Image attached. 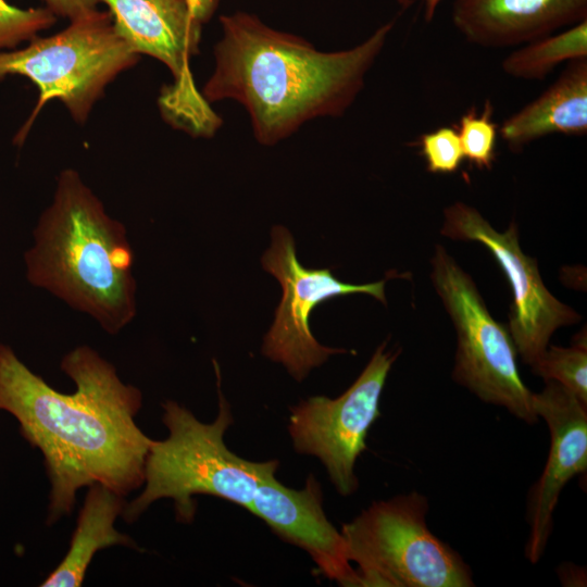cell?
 Here are the masks:
<instances>
[{
    "label": "cell",
    "instance_id": "1",
    "mask_svg": "<svg viewBox=\"0 0 587 587\" xmlns=\"http://www.w3.org/2000/svg\"><path fill=\"white\" fill-rule=\"evenodd\" d=\"M62 371L76 385L62 394L32 372L12 348L0 345V410L45 459L51 484L47 523L68 515L82 487L101 484L125 497L143 485L152 439L135 422L138 388L88 346L65 354Z\"/></svg>",
    "mask_w": 587,
    "mask_h": 587
},
{
    "label": "cell",
    "instance_id": "2",
    "mask_svg": "<svg viewBox=\"0 0 587 587\" xmlns=\"http://www.w3.org/2000/svg\"><path fill=\"white\" fill-rule=\"evenodd\" d=\"M220 23L214 71L201 93L209 103H240L263 146L278 143L311 120L341 116L364 87L395 25L387 22L350 49L324 52L251 13L222 15Z\"/></svg>",
    "mask_w": 587,
    "mask_h": 587
},
{
    "label": "cell",
    "instance_id": "3",
    "mask_svg": "<svg viewBox=\"0 0 587 587\" xmlns=\"http://www.w3.org/2000/svg\"><path fill=\"white\" fill-rule=\"evenodd\" d=\"M25 252L26 276L36 287L117 334L137 313L134 253L125 226L73 168L60 172L50 205Z\"/></svg>",
    "mask_w": 587,
    "mask_h": 587
},
{
    "label": "cell",
    "instance_id": "4",
    "mask_svg": "<svg viewBox=\"0 0 587 587\" xmlns=\"http://www.w3.org/2000/svg\"><path fill=\"white\" fill-rule=\"evenodd\" d=\"M217 376L218 414L213 423L204 424L186 408L168 400L162 404V421L168 429L164 440H152L145 464V489L125 504L122 512L127 523L136 521L154 501L171 498L176 519L191 523L196 513L192 497L209 495L225 499L249 510L262 480L275 473L276 460L252 462L232 452L224 434L233 424L229 404L220 387Z\"/></svg>",
    "mask_w": 587,
    "mask_h": 587
},
{
    "label": "cell",
    "instance_id": "5",
    "mask_svg": "<svg viewBox=\"0 0 587 587\" xmlns=\"http://www.w3.org/2000/svg\"><path fill=\"white\" fill-rule=\"evenodd\" d=\"M117 34L109 11L92 10L48 37H35L22 49L0 51V79L25 76L39 91L37 103L15 142L22 143L41 109L60 100L83 124L105 87L139 61Z\"/></svg>",
    "mask_w": 587,
    "mask_h": 587
},
{
    "label": "cell",
    "instance_id": "6",
    "mask_svg": "<svg viewBox=\"0 0 587 587\" xmlns=\"http://www.w3.org/2000/svg\"><path fill=\"white\" fill-rule=\"evenodd\" d=\"M427 498L412 491L371 504L344 524L363 587H470V566L428 528Z\"/></svg>",
    "mask_w": 587,
    "mask_h": 587
},
{
    "label": "cell",
    "instance_id": "7",
    "mask_svg": "<svg viewBox=\"0 0 587 587\" xmlns=\"http://www.w3.org/2000/svg\"><path fill=\"white\" fill-rule=\"evenodd\" d=\"M430 264L433 286L457 332L452 378L480 400L535 423L534 392L520 376L509 329L491 316L472 277L442 246H436Z\"/></svg>",
    "mask_w": 587,
    "mask_h": 587
},
{
    "label": "cell",
    "instance_id": "8",
    "mask_svg": "<svg viewBox=\"0 0 587 587\" xmlns=\"http://www.w3.org/2000/svg\"><path fill=\"white\" fill-rule=\"evenodd\" d=\"M98 1L108 5L117 34L136 53L170 70L173 83L159 98L164 120L191 136L212 137L223 122L195 85L190 60L199 53L202 24L187 0Z\"/></svg>",
    "mask_w": 587,
    "mask_h": 587
},
{
    "label": "cell",
    "instance_id": "9",
    "mask_svg": "<svg viewBox=\"0 0 587 587\" xmlns=\"http://www.w3.org/2000/svg\"><path fill=\"white\" fill-rule=\"evenodd\" d=\"M399 351L377 347L355 382L338 398L311 397L291 409L294 448L319 458L341 496L358 488L354 465L365 450L367 432L380 415L379 399Z\"/></svg>",
    "mask_w": 587,
    "mask_h": 587
},
{
    "label": "cell",
    "instance_id": "10",
    "mask_svg": "<svg viewBox=\"0 0 587 587\" xmlns=\"http://www.w3.org/2000/svg\"><path fill=\"white\" fill-rule=\"evenodd\" d=\"M264 270L280 283L283 297L275 320L264 337L262 352L273 361L283 363L288 372L302 380L328 357L345 353V349L322 346L313 337L309 317L313 308L330 298L365 294L384 304L385 283L363 285L340 282L328 268L308 270L297 257L295 241L287 228L276 225L272 229V245L262 257Z\"/></svg>",
    "mask_w": 587,
    "mask_h": 587
},
{
    "label": "cell",
    "instance_id": "11",
    "mask_svg": "<svg viewBox=\"0 0 587 587\" xmlns=\"http://www.w3.org/2000/svg\"><path fill=\"white\" fill-rule=\"evenodd\" d=\"M440 233L479 242L499 263L513 294L508 329L524 363L530 366L544 354L559 327L579 322L580 315L546 288L537 261L520 247L514 222L499 232L475 208L457 201L444 210Z\"/></svg>",
    "mask_w": 587,
    "mask_h": 587
},
{
    "label": "cell",
    "instance_id": "12",
    "mask_svg": "<svg viewBox=\"0 0 587 587\" xmlns=\"http://www.w3.org/2000/svg\"><path fill=\"white\" fill-rule=\"evenodd\" d=\"M534 410L550 433V449L544 471L529 492V535L525 557L537 563L552 530V515L569 480L587 470V404L554 380L534 392Z\"/></svg>",
    "mask_w": 587,
    "mask_h": 587
},
{
    "label": "cell",
    "instance_id": "13",
    "mask_svg": "<svg viewBox=\"0 0 587 587\" xmlns=\"http://www.w3.org/2000/svg\"><path fill=\"white\" fill-rule=\"evenodd\" d=\"M322 500L321 485L313 475L297 490L284 486L271 473L259 485L248 511L280 538L304 549L326 577L342 586L359 587L345 538L327 520Z\"/></svg>",
    "mask_w": 587,
    "mask_h": 587
},
{
    "label": "cell",
    "instance_id": "14",
    "mask_svg": "<svg viewBox=\"0 0 587 587\" xmlns=\"http://www.w3.org/2000/svg\"><path fill=\"white\" fill-rule=\"evenodd\" d=\"M451 18L471 43L517 47L587 20V0H453Z\"/></svg>",
    "mask_w": 587,
    "mask_h": 587
},
{
    "label": "cell",
    "instance_id": "15",
    "mask_svg": "<svg viewBox=\"0 0 587 587\" xmlns=\"http://www.w3.org/2000/svg\"><path fill=\"white\" fill-rule=\"evenodd\" d=\"M587 133V58L567 63L536 99L509 116L499 135L512 150L549 136Z\"/></svg>",
    "mask_w": 587,
    "mask_h": 587
},
{
    "label": "cell",
    "instance_id": "16",
    "mask_svg": "<svg viewBox=\"0 0 587 587\" xmlns=\"http://www.w3.org/2000/svg\"><path fill=\"white\" fill-rule=\"evenodd\" d=\"M124 497L101 485H90L79 511L70 548L41 587H79L95 553L121 545L138 550L136 542L114 527L125 508Z\"/></svg>",
    "mask_w": 587,
    "mask_h": 587
},
{
    "label": "cell",
    "instance_id": "17",
    "mask_svg": "<svg viewBox=\"0 0 587 587\" xmlns=\"http://www.w3.org/2000/svg\"><path fill=\"white\" fill-rule=\"evenodd\" d=\"M587 58V20L564 30L522 45L501 63L514 78L539 80L564 62Z\"/></svg>",
    "mask_w": 587,
    "mask_h": 587
},
{
    "label": "cell",
    "instance_id": "18",
    "mask_svg": "<svg viewBox=\"0 0 587 587\" xmlns=\"http://www.w3.org/2000/svg\"><path fill=\"white\" fill-rule=\"evenodd\" d=\"M535 375L546 380H554L582 402L587 404V346L586 337L575 339L569 347L550 346L544 354L530 365Z\"/></svg>",
    "mask_w": 587,
    "mask_h": 587
},
{
    "label": "cell",
    "instance_id": "19",
    "mask_svg": "<svg viewBox=\"0 0 587 587\" xmlns=\"http://www.w3.org/2000/svg\"><path fill=\"white\" fill-rule=\"evenodd\" d=\"M491 116L492 105L486 100L482 112L471 108L455 127L464 158L479 168L490 170L495 160L499 128Z\"/></svg>",
    "mask_w": 587,
    "mask_h": 587
},
{
    "label": "cell",
    "instance_id": "20",
    "mask_svg": "<svg viewBox=\"0 0 587 587\" xmlns=\"http://www.w3.org/2000/svg\"><path fill=\"white\" fill-rule=\"evenodd\" d=\"M55 22L57 15L46 7L20 9L0 0V51L15 49Z\"/></svg>",
    "mask_w": 587,
    "mask_h": 587
},
{
    "label": "cell",
    "instance_id": "21",
    "mask_svg": "<svg viewBox=\"0 0 587 587\" xmlns=\"http://www.w3.org/2000/svg\"><path fill=\"white\" fill-rule=\"evenodd\" d=\"M419 146L430 173H454L464 159L455 127L442 126L425 133L420 137Z\"/></svg>",
    "mask_w": 587,
    "mask_h": 587
},
{
    "label": "cell",
    "instance_id": "22",
    "mask_svg": "<svg viewBox=\"0 0 587 587\" xmlns=\"http://www.w3.org/2000/svg\"><path fill=\"white\" fill-rule=\"evenodd\" d=\"M54 15L70 21L97 9L98 0H43Z\"/></svg>",
    "mask_w": 587,
    "mask_h": 587
},
{
    "label": "cell",
    "instance_id": "23",
    "mask_svg": "<svg viewBox=\"0 0 587 587\" xmlns=\"http://www.w3.org/2000/svg\"><path fill=\"white\" fill-rule=\"evenodd\" d=\"M187 2L192 15L203 24L214 13L218 0H187Z\"/></svg>",
    "mask_w": 587,
    "mask_h": 587
},
{
    "label": "cell",
    "instance_id": "24",
    "mask_svg": "<svg viewBox=\"0 0 587 587\" xmlns=\"http://www.w3.org/2000/svg\"><path fill=\"white\" fill-rule=\"evenodd\" d=\"M441 1L442 0H424V17L427 22L433 20ZM397 2L403 9H407L413 3V0H397Z\"/></svg>",
    "mask_w": 587,
    "mask_h": 587
}]
</instances>
